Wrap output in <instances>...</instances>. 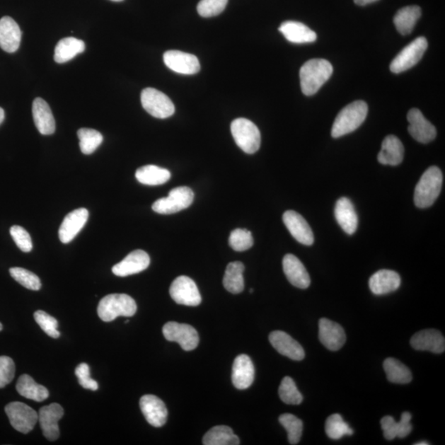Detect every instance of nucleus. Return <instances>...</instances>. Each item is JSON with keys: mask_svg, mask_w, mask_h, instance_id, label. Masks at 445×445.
<instances>
[{"mask_svg": "<svg viewBox=\"0 0 445 445\" xmlns=\"http://www.w3.org/2000/svg\"><path fill=\"white\" fill-rule=\"evenodd\" d=\"M403 144L397 137L388 136L383 139L382 149L378 155L380 163L397 166L403 162Z\"/></svg>", "mask_w": 445, "mask_h": 445, "instance_id": "c756f323", "label": "nucleus"}, {"mask_svg": "<svg viewBox=\"0 0 445 445\" xmlns=\"http://www.w3.org/2000/svg\"><path fill=\"white\" fill-rule=\"evenodd\" d=\"M163 333L168 341L178 343L184 351H193L198 347L199 335L191 325L169 322L164 325Z\"/></svg>", "mask_w": 445, "mask_h": 445, "instance_id": "9d476101", "label": "nucleus"}, {"mask_svg": "<svg viewBox=\"0 0 445 445\" xmlns=\"http://www.w3.org/2000/svg\"><path fill=\"white\" fill-rule=\"evenodd\" d=\"M163 62L171 71L178 74H196L201 69L199 59L194 54L180 51H168L163 54Z\"/></svg>", "mask_w": 445, "mask_h": 445, "instance_id": "4468645a", "label": "nucleus"}, {"mask_svg": "<svg viewBox=\"0 0 445 445\" xmlns=\"http://www.w3.org/2000/svg\"><path fill=\"white\" fill-rule=\"evenodd\" d=\"M22 32L12 18L5 16L0 19V47L4 52H17L21 43Z\"/></svg>", "mask_w": 445, "mask_h": 445, "instance_id": "5701e85b", "label": "nucleus"}, {"mask_svg": "<svg viewBox=\"0 0 445 445\" xmlns=\"http://www.w3.org/2000/svg\"><path fill=\"white\" fill-rule=\"evenodd\" d=\"M279 422L287 429L289 442L297 444L300 441L303 434V422L292 414H283L279 417Z\"/></svg>", "mask_w": 445, "mask_h": 445, "instance_id": "ea45409f", "label": "nucleus"}, {"mask_svg": "<svg viewBox=\"0 0 445 445\" xmlns=\"http://www.w3.org/2000/svg\"><path fill=\"white\" fill-rule=\"evenodd\" d=\"M443 175L438 167L429 168L415 188L414 202L418 208L432 207L441 194Z\"/></svg>", "mask_w": 445, "mask_h": 445, "instance_id": "f03ea898", "label": "nucleus"}, {"mask_svg": "<svg viewBox=\"0 0 445 445\" xmlns=\"http://www.w3.org/2000/svg\"><path fill=\"white\" fill-rule=\"evenodd\" d=\"M333 72V66L326 59H310L300 69V85L303 93L306 96H312L316 93L331 78Z\"/></svg>", "mask_w": 445, "mask_h": 445, "instance_id": "f257e3e1", "label": "nucleus"}, {"mask_svg": "<svg viewBox=\"0 0 445 445\" xmlns=\"http://www.w3.org/2000/svg\"><path fill=\"white\" fill-rule=\"evenodd\" d=\"M5 412L12 427L23 434L32 432L38 422L37 412L23 403H10L5 407Z\"/></svg>", "mask_w": 445, "mask_h": 445, "instance_id": "1a4fd4ad", "label": "nucleus"}, {"mask_svg": "<svg viewBox=\"0 0 445 445\" xmlns=\"http://www.w3.org/2000/svg\"><path fill=\"white\" fill-rule=\"evenodd\" d=\"M401 284V278L391 270H380L369 279V287L373 294L383 296L397 291Z\"/></svg>", "mask_w": 445, "mask_h": 445, "instance_id": "a878e982", "label": "nucleus"}, {"mask_svg": "<svg viewBox=\"0 0 445 445\" xmlns=\"http://www.w3.org/2000/svg\"><path fill=\"white\" fill-rule=\"evenodd\" d=\"M4 120V109L0 108V125L2 124Z\"/></svg>", "mask_w": 445, "mask_h": 445, "instance_id": "3c124183", "label": "nucleus"}, {"mask_svg": "<svg viewBox=\"0 0 445 445\" xmlns=\"http://www.w3.org/2000/svg\"><path fill=\"white\" fill-rule=\"evenodd\" d=\"M383 369L388 381L393 383L407 384L412 381V374L409 368L394 358H388L383 363Z\"/></svg>", "mask_w": 445, "mask_h": 445, "instance_id": "e433bc0d", "label": "nucleus"}, {"mask_svg": "<svg viewBox=\"0 0 445 445\" xmlns=\"http://www.w3.org/2000/svg\"><path fill=\"white\" fill-rule=\"evenodd\" d=\"M64 416V409L58 403H52L40 409L38 422L44 437L50 441H54L59 437L58 422Z\"/></svg>", "mask_w": 445, "mask_h": 445, "instance_id": "ddd939ff", "label": "nucleus"}, {"mask_svg": "<svg viewBox=\"0 0 445 445\" xmlns=\"http://www.w3.org/2000/svg\"><path fill=\"white\" fill-rule=\"evenodd\" d=\"M428 444H429V443L427 441H422V442L415 444V445H428Z\"/></svg>", "mask_w": 445, "mask_h": 445, "instance_id": "603ef678", "label": "nucleus"}, {"mask_svg": "<svg viewBox=\"0 0 445 445\" xmlns=\"http://www.w3.org/2000/svg\"><path fill=\"white\" fill-rule=\"evenodd\" d=\"M335 217L340 226L347 234L352 235L357 231L358 216L354 204L347 197L339 199L335 207Z\"/></svg>", "mask_w": 445, "mask_h": 445, "instance_id": "bb28decb", "label": "nucleus"}, {"mask_svg": "<svg viewBox=\"0 0 445 445\" xmlns=\"http://www.w3.org/2000/svg\"><path fill=\"white\" fill-rule=\"evenodd\" d=\"M411 420L412 415L408 412L402 414L399 422L395 421L391 416L384 417L380 423H381L385 439L393 441L397 437L403 439L409 436L412 431Z\"/></svg>", "mask_w": 445, "mask_h": 445, "instance_id": "cd10ccee", "label": "nucleus"}, {"mask_svg": "<svg viewBox=\"0 0 445 445\" xmlns=\"http://www.w3.org/2000/svg\"><path fill=\"white\" fill-rule=\"evenodd\" d=\"M231 132L237 146L245 153L253 154L261 146V133L251 121L238 118L231 124Z\"/></svg>", "mask_w": 445, "mask_h": 445, "instance_id": "39448f33", "label": "nucleus"}, {"mask_svg": "<svg viewBox=\"0 0 445 445\" xmlns=\"http://www.w3.org/2000/svg\"><path fill=\"white\" fill-rule=\"evenodd\" d=\"M111 1H113V2H122V1H123V0H111Z\"/></svg>", "mask_w": 445, "mask_h": 445, "instance_id": "864d4df0", "label": "nucleus"}, {"mask_svg": "<svg viewBox=\"0 0 445 445\" xmlns=\"http://www.w3.org/2000/svg\"><path fill=\"white\" fill-rule=\"evenodd\" d=\"M408 132L413 139L422 144L434 141L437 137V129L424 117L417 108L410 110L408 113Z\"/></svg>", "mask_w": 445, "mask_h": 445, "instance_id": "f8f14e48", "label": "nucleus"}, {"mask_svg": "<svg viewBox=\"0 0 445 445\" xmlns=\"http://www.w3.org/2000/svg\"><path fill=\"white\" fill-rule=\"evenodd\" d=\"M244 265L240 262H230L225 271L223 284L230 293L236 294L244 289Z\"/></svg>", "mask_w": 445, "mask_h": 445, "instance_id": "f704fd0d", "label": "nucleus"}, {"mask_svg": "<svg viewBox=\"0 0 445 445\" xmlns=\"http://www.w3.org/2000/svg\"><path fill=\"white\" fill-rule=\"evenodd\" d=\"M253 289H250V293H253Z\"/></svg>", "mask_w": 445, "mask_h": 445, "instance_id": "6e6d98bb", "label": "nucleus"}, {"mask_svg": "<svg viewBox=\"0 0 445 445\" xmlns=\"http://www.w3.org/2000/svg\"><path fill=\"white\" fill-rule=\"evenodd\" d=\"M3 330V325L1 323H0V332H1Z\"/></svg>", "mask_w": 445, "mask_h": 445, "instance_id": "5fc2aeb1", "label": "nucleus"}, {"mask_svg": "<svg viewBox=\"0 0 445 445\" xmlns=\"http://www.w3.org/2000/svg\"><path fill=\"white\" fill-rule=\"evenodd\" d=\"M85 50V44L82 40L75 37L63 38L57 45L54 49V62L63 64L71 61Z\"/></svg>", "mask_w": 445, "mask_h": 445, "instance_id": "2f4dec72", "label": "nucleus"}, {"mask_svg": "<svg viewBox=\"0 0 445 445\" xmlns=\"http://www.w3.org/2000/svg\"><path fill=\"white\" fill-rule=\"evenodd\" d=\"M283 221L289 232L299 243L306 246L313 243L314 235L312 229L301 214L294 211H288L283 214Z\"/></svg>", "mask_w": 445, "mask_h": 445, "instance_id": "aec40b11", "label": "nucleus"}, {"mask_svg": "<svg viewBox=\"0 0 445 445\" xmlns=\"http://www.w3.org/2000/svg\"><path fill=\"white\" fill-rule=\"evenodd\" d=\"M193 200L194 193L191 188L180 187L173 189L167 197L158 199L153 204L152 209L158 214H175L191 206Z\"/></svg>", "mask_w": 445, "mask_h": 445, "instance_id": "423d86ee", "label": "nucleus"}, {"mask_svg": "<svg viewBox=\"0 0 445 445\" xmlns=\"http://www.w3.org/2000/svg\"><path fill=\"white\" fill-rule=\"evenodd\" d=\"M283 270L288 281L299 289H307L311 283L309 274L304 264L292 254H287L283 259Z\"/></svg>", "mask_w": 445, "mask_h": 445, "instance_id": "4be33fe9", "label": "nucleus"}, {"mask_svg": "<svg viewBox=\"0 0 445 445\" xmlns=\"http://www.w3.org/2000/svg\"><path fill=\"white\" fill-rule=\"evenodd\" d=\"M141 98L144 109L154 117L168 118L175 112V106L172 100L158 89L144 88Z\"/></svg>", "mask_w": 445, "mask_h": 445, "instance_id": "6e6552de", "label": "nucleus"}, {"mask_svg": "<svg viewBox=\"0 0 445 445\" xmlns=\"http://www.w3.org/2000/svg\"><path fill=\"white\" fill-rule=\"evenodd\" d=\"M422 16V9L417 5L404 7L395 14L393 23L398 33L406 36L412 32L417 20Z\"/></svg>", "mask_w": 445, "mask_h": 445, "instance_id": "7c9ffc66", "label": "nucleus"}, {"mask_svg": "<svg viewBox=\"0 0 445 445\" xmlns=\"http://www.w3.org/2000/svg\"><path fill=\"white\" fill-rule=\"evenodd\" d=\"M33 116L35 126L44 136H50L56 131V121L51 108L44 99L37 98L33 103Z\"/></svg>", "mask_w": 445, "mask_h": 445, "instance_id": "393cba45", "label": "nucleus"}, {"mask_svg": "<svg viewBox=\"0 0 445 445\" xmlns=\"http://www.w3.org/2000/svg\"><path fill=\"white\" fill-rule=\"evenodd\" d=\"M16 388L21 396L38 403L45 401L49 397L47 388L35 382V380L28 374H23L20 376Z\"/></svg>", "mask_w": 445, "mask_h": 445, "instance_id": "473e14b6", "label": "nucleus"}, {"mask_svg": "<svg viewBox=\"0 0 445 445\" xmlns=\"http://www.w3.org/2000/svg\"><path fill=\"white\" fill-rule=\"evenodd\" d=\"M144 417L154 427H162L167 422L168 410L161 399L154 395H144L139 400Z\"/></svg>", "mask_w": 445, "mask_h": 445, "instance_id": "dca6fc26", "label": "nucleus"}, {"mask_svg": "<svg viewBox=\"0 0 445 445\" xmlns=\"http://www.w3.org/2000/svg\"><path fill=\"white\" fill-rule=\"evenodd\" d=\"M318 336L323 346L333 352L339 351L347 340L346 333L341 325L328 318L320 319Z\"/></svg>", "mask_w": 445, "mask_h": 445, "instance_id": "2eb2a0df", "label": "nucleus"}, {"mask_svg": "<svg viewBox=\"0 0 445 445\" xmlns=\"http://www.w3.org/2000/svg\"><path fill=\"white\" fill-rule=\"evenodd\" d=\"M15 376V364L8 357H0V388L13 381Z\"/></svg>", "mask_w": 445, "mask_h": 445, "instance_id": "de8ad7c7", "label": "nucleus"}, {"mask_svg": "<svg viewBox=\"0 0 445 445\" xmlns=\"http://www.w3.org/2000/svg\"><path fill=\"white\" fill-rule=\"evenodd\" d=\"M136 178L139 183L144 185L158 186L166 183L171 178V173L155 165H146L137 169Z\"/></svg>", "mask_w": 445, "mask_h": 445, "instance_id": "72a5a7b5", "label": "nucleus"}, {"mask_svg": "<svg viewBox=\"0 0 445 445\" xmlns=\"http://www.w3.org/2000/svg\"><path fill=\"white\" fill-rule=\"evenodd\" d=\"M10 234H11L13 241L21 251L24 253L32 251V238L26 229L18 226V225H13V226L10 229Z\"/></svg>", "mask_w": 445, "mask_h": 445, "instance_id": "49530a36", "label": "nucleus"}, {"mask_svg": "<svg viewBox=\"0 0 445 445\" xmlns=\"http://www.w3.org/2000/svg\"><path fill=\"white\" fill-rule=\"evenodd\" d=\"M89 213L87 209L79 208L69 213L59 227V238L63 243H69L77 236L86 224Z\"/></svg>", "mask_w": 445, "mask_h": 445, "instance_id": "f3484780", "label": "nucleus"}, {"mask_svg": "<svg viewBox=\"0 0 445 445\" xmlns=\"http://www.w3.org/2000/svg\"><path fill=\"white\" fill-rule=\"evenodd\" d=\"M378 1V0H354V2L356 3L359 6H364V5H367L369 4H372Z\"/></svg>", "mask_w": 445, "mask_h": 445, "instance_id": "8fccbe9b", "label": "nucleus"}, {"mask_svg": "<svg viewBox=\"0 0 445 445\" xmlns=\"http://www.w3.org/2000/svg\"><path fill=\"white\" fill-rule=\"evenodd\" d=\"M75 375H76L79 383L81 386L86 389L97 391L98 389V383L93 378H90V368L86 363H81L75 369Z\"/></svg>", "mask_w": 445, "mask_h": 445, "instance_id": "09e8293b", "label": "nucleus"}, {"mask_svg": "<svg viewBox=\"0 0 445 445\" xmlns=\"http://www.w3.org/2000/svg\"><path fill=\"white\" fill-rule=\"evenodd\" d=\"M253 243L252 233L245 229L233 230L229 238V246L236 252L247 251L253 247Z\"/></svg>", "mask_w": 445, "mask_h": 445, "instance_id": "37998d69", "label": "nucleus"}, {"mask_svg": "<svg viewBox=\"0 0 445 445\" xmlns=\"http://www.w3.org/2000/svg\"><path fill=\"white\" fill-rule=\"evenodd\" d=\"M255 368L252 359L247 354H240L234 359L232 371V382L234 387L243 390L253 384Z\"/></svg>", "mask_w": 445, "mask_h": 445, "instance_id": "b1692460", "label": "nucleus"}, {"mask_svg": "<svg viewBox=\"0 0 445 445\" xmlns=\"http://www.w3.org/2000/svg\"><path fill=\"white\" fill-rule=\"evenodd\" d=\"M428 47L426 37H419L404 47L390 64V71L399 74L412 68L421 61Z\"/></svg>", "mask_w": 445, "mask_h": 445, "instance_id": "0eeeda50", "label": "nucleus"}, {"mask_svg": "<svg viewBox=\"0 0 445 445\" xmlns=\"http://www.w3.org/2000/svg\"><path fill=\"white\" fill-rule=\"evenodd\" d=\"M279 398L289 405H299L303 402V395L300 393L291 377H284L279 388Z\"/></svg>", "mask_w": 445, "mask_h": 445, "instance_id": "a19ab883", "label": "nucleus"}, {"mask_svg": "<svg viewBox=\"0 0 445 445\" xmlns=\"http://www.w3.org/2000/svg\"><path fill=\"white\" fill-rule=\"evenodd\" d=\"M229 0H201L197 12L203 18H211L221 14L227 6Z\"/></svg>", "mask_w": 445, "mask_h": 445, "instance_id": "a18cd8bd", "label": "nucleus"}, {"mask_svg": "<svg viewBox=\"0 0 445 445\" xmlns=\"http://www.w3.org/2000/svg\"><path fill=\"white\" fill-rule=\"evenodd\" d=\"M325 431L328 437L332 439H340L345 436H352L353 429L347 422H344L341 415L333 414L330 416L325 424Z\"/></svg>", "mask_w": 445, "mask_h": 445, "instance_id": "58836bf2", "label": "nucleus"}, {"mask_svg": "<svg viewBox=\"0 0 445 445\" xmlns=\"http://www.w3.org/2000/svg\"><path fill=\"white\" fill-rule=\"evenodd\" d=\"M238 437L233 429L226 426H217L212 428L204 434L203 444L204 445H238Z\"/></svg>", "mask_w": 445, "mask_h": 445, "instance_id": "c9c22d12", "label": "nucleus"}, {"mask_svg": "<svg viewBox=\"0 0 445 445\" xmlns=\"http://www.w3.org/2000/svg\"><path fill=\"white\" fill-rule=\"evenodd\" d=\"M78 137L79 139V147L81 152L84 154L89 155L95 152L100 144L103 141V137L101 133L96 129L81 128L78 131Z\"/></svg>", "mask_w": 445, "mask_h": 445, "instance_id": "4c0bfd02", "label": "nucleus"}, {"mask_svg": "<svg viewBox=\"0 0 445 445\" xmlns=\"http://www.w3.org/2000/svg\"><path fill=\"white\" fill-rule=\"evenodd\" d=\"M368 114V105L356 101L347 105L339 112L332 129V137L339 138L356 131L362 126Z\"/></svg>", "mask_w": 445, "mask_h": 445, "instance_id": "20e7f679", "label": "nucleus"}, {"mask_svg": "<svg viewBox=\"0 0 445 445\" xmlns=\"http://www.w3.org/2000/svg\"><path fill=\"white\" fill-rule=\"evenodd\" d=\"M11 277L21 286L31 291H39L42 287L41 279L36 274L28 271L21 267H13L9 269Z\"/></svg>", "mask_w": 445, "mask_h": 445, "instance_id": "79ce46f5", "label": "nucleus"}, {"mask_svg": "<svg viewBox=\"0 0 445 445\" xmlns=\"http://www.w3.org/2000/svg\"><path fill=\"white\" fill-rule=\"evenodd\" d=\"M269 341L272 347L282 356L293 361L300 362L305 357L304 348L289 334L282 331H274L270 334Z\"/></svg>", "mask_w": 445, "mask_h": 445, "instance_id": "6ab92c4d", "label": "nucleus"}, {"mask_svg": "<svg viewBox=\"0 0 445 445\" xmlns=\"http://www.w3.org/2000/svg\"><path fill=\"white\" fill-rule=\"evenodd\" d=\"M287 41L294 44L311 43L317 40V34L304 23L287 21L279 28Z\"/></svg>", "mask_w": 445, "mask_h": 445, "instance_id": "c85d7f7f", "label": "nucleus"}, {"mask_svg": "<svg viewBox=\"0 0 445 445\" xmlns=\"http://www.w3.org/2000/svg\"><path fill=\"white\" fill-rule=\"evenodd\" d=\"M169 294L178 304L195 307L202 303V296L197 284L192 279L186 276L174 279L169 289Z\"/></svg>", "mask_w": 445, "mask_h": 445, "instance_id": "9b49d317", "label": "nucleus"}, {"mask_svg": "<svg viewBox=\"0 0 445 445\" xmlns=\"http://www.w3.org/2000/svg\"><path fill=\"white\" fill-rule=\"evenodd\" d=\"M411 346L417 351H427L441 354L445 349V340L436 329H426L414 335Z\"/></svg>", "mask_w": 445, "mask_h": 445, "instance_id": "412c9836", "label": "nucleus"}, {"mask_svg": "<svg viewBox=\"0 0 445 445\" xmlns=\"http://www.w3.org/2000/svg\"><path fill=\"white\" fill-rule=\"evenodd\" d=\"M150 264L149 254L143 250H136L127 255L122 262L112 267L114 274L120 277H126L138 274L146 270Z\"/></svg>", "mask_w": 445, "mask_h": 445, "instance_id": "a211bd4d", "label": "nucleus"}, {"mask_svg": "<svg viewBox=\"0 0 445 445\" xmlns=\"http://www.w3.org/2000/svg\"><path fill=\"white\" fill-rule=\"evenodd\" d=\"M137 311L134 299L126 294H112L100 300L98 314L103 322H112L118 317H132Z\"/></svg>", "mask_w": 445, "mask_h": 445, "instance_id": "7ed1b4c3", "label": "nucleus"}, {"mask_svg": "<svg viewBox=\"0 0 445 445\" xmlns=\"http://www.w3.org/2000/svg\"><path fill=\"white\" fill-rule=\"evenodd\" d=\"M35 321L39 325L45 333H46L49 337L52 338H59L61 336V333L58 331V322L57 320L51 315L42 310H38V311L34 313Z\"/></svg>", "mask_w": 445, "mask_h": 445, "instance_id": "c03bdc74", "label": "nucleus"}]
</instances>
